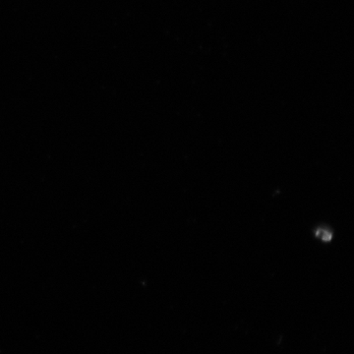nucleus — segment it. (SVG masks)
<instances>
[{"instance_id":"obj_1","label":"nucleus","mask_w":354,"mask_h":354,"mask_svg":"<svg viewBox=\"0 0 354 354\" xmlns=\"http://www.w3.org/2000/svg\"><path fill=\"white\" fill-rule=\"evenodd\" d=\"M317 235H318V237H320V239H322L324 241H329L330 239H332V234L326 232V230H319V232H317Z\"/></svg>"}]
</instances>
